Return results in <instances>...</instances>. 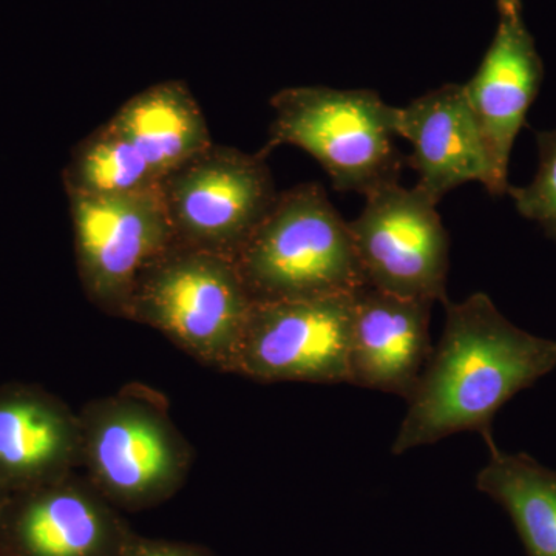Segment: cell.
Here are the masks:
<instances>
[{
    "instance_id": "2e32d148",
    "label": "cell",
    "mask_w": 556,
    "mask_h": 556,
    "mask_svg": "<svg viewBox=\"0 0 556 556\" xmlns=\"http://www.w3.org/2000/svg\"><path fill=\"white\" fill-rule=\"evenodd\" d=\"M489 450L477 477L479 492L507 511L529 556H556V471L527 453Z\"/></svg>"
},
{
    "instance_id": "ba28073f",
    "label": "cell",
    "mask_w": 556,
    "mask_h": 556,
    "mask_svg": "<svg viewBox=\"0 0 556 556\" xmlns=\"http://www.w3.org/2000/svg\"><path fill=\"white\" fill-rule=\"evenodd\" d=\"M76 266L86 298L126 318L139 277L175 243L160 186L118 197H68Z\"/></svg>"
},
{
    "instance_id": "d6986e66",
    "label": "cell",
    "mask_w": 556,
    "mask_h": 556,
    "mask_svg": "<svg viewBox=\"0 0 556 556\" xmlns=\"http://www.w3.org/2000/svg\"><path fill=\"white\" fill-rule=\"evenodd\" d=\"M119 556H214L206 548L178 541L153 540L131 532Z\"/></svg>"
},
{
    "instance_id": "4fadbf2b",
    "label": "cell",
    "mask_w": 556,
    "mask_h": 556,
    "mask_svg": "<svg viewBox=\"0 0 556 556\" xmlns=\"http://www.w3.org/2000/svg\"><path fill=\"white\" fill-rule=\"evenodd\" d=\"M433 305L431 300L399 298L369 285L357 291L350 348L351 386L408 401L433 353Z\"/></svg>"
},
{
    "instance_id": "7a4b0ae2",
    "label": "cell",
    "mask_w": 556,
    "mask_h": 556,
    "mask_svg": "<svg viewBox=\"0 0 556 556\" xmlns=\"http://www.w3.org/2000/svg\"><path fill=\"white\" fill-rule=\"evenodd\" d=\"M233 262L252 302L353 295L368 285L350 226L317 182L278 192Z\"/></svg>"
},
{
    "instance_id": "277c9868",
    "label": "cell",
    "mask_w": 556,
    "mask_h": 556,
    "mask_svg": "<svg viewBox=\"0 0 556 556\" xmlns=\"http://www.w3.org/2000/svg\"><path fill=\"white\" fill-rule=\"evenodd\" d=\"M266 159L280 146L305 150L339 192L367 197L401 178L405 156L396 146V108L372 90L289 87L270 98Z\"/></svg>"
},
{
    "instance_id": "5bb4252c",
    "label": "cell",
    "mask_w": 556,
    "mask_h": 556,
    "mask_svg": "<svg viewBox=\"0 0 556 556\" xmlns=\"http://www.w3.org/2000/svg\"><path fill=\"white\" fill-rule=\"evenodd\" d=\"M79 466L78 413L39 387H0V482L14 495L61 481Z\"/></svg>"
},
{
    "instance_id": "6da1fadb",
    "label": "cell",
    "mask_w": 556,
    "mask_h": 556,
    "mask_svg": "<svg viewBox=\"0 0 556 556\" xmlns=\"http://www.w3.org/2000/svg\"><path fill=\"white\" fill-rule=\"evenodd\" d=\"M444 306V331L407 401L396 456L463 431L493 447L496 413L556 368V340L515 327L484 292Z\"/></svg>"
},
{
    "instance_id": "5b68a950",
    "label": "cell",
    "mask_w": 556,
    "mask_h": 556,
    "mask_svg": "<svg viewBox=\"0 0 556 556\" xmlns=\"http://www.w3.org/2000/svg\"><path fill=\"white\" fill-rule=\"evenodd\" d=\"M252 303L233 258L175 241L139 277L126 320L156 329L200 364L228 372Z\"/></svg>"
},
{
    "instance_id": "3957f363",
    "label": "cell",
    "mask_w": 556,
    "mask_h": 556,
    "mask_svg": "<svg viewBox=\"0 0 556 556\" xmlns=\"http://www.w3.org/2000/svg\"><path fill=\"white\" fill-rule=\"evenodd\" d=\"M80 466L113 507L138 511L170 500L185 485L192 447L149 388L129 387L80 412Z\"/></svg>"
},
{
    "instance_id": "ffe728a7",
    "label": "cell",
    "mask_w": 556,
    "mask_h": 556,
    "mask_svg": "<svg viewBox=\"0 0 556 556\" xmlns=\"http://www.w3.org/2000/svg\"><path fill=\"white\" fill-rule=\"evenodd\" d=\"M11 496H13V493L0 482V518H2L3 511H5L7 506H9Z\"/></svg>"
},
{
    "instance_id": "e0dca14e",
    "label": "cell",
    "mask_w": 556,
    "mask_h": 556,
    "mask_svg": "<svg viewBox=\"0 0 556 556\" xmlns=\"http://www.w3.org/2000/svg\"><path fill=\"white\" fill-rule=\"evenodd\" d=\"M68 197H118L160 186L138 149L108 121L72 150L62 172Z\"/></svg>"
},
{
    "instance_id": "8992f818",
    "label": "cell",
    "mask_w": 556,
    "mask_h": 556,
    "mask_svg": "<svg viewBox=\"0 0 556 556\" xmlns=\"http://www.w3.org/2000/svg\"><path fill=\"white\" fill-rule=\"evenodd\" d=\"M266 156L212 142L160 181L175 241L233 258L278 192Z\"/></svg>"
},
{
    "instance_id": "30bf717a",
    "label": "cell",
    "mask_w": 556,
    "mask_h": 556,
    "mask_svg": "<svg viewBox=\"0 0 556 556\" xmlns=\"http://www.w3.org/2000/svg\"><path fill=\"white\" fill-rule=\"evenodd\" d=\"M130 533L118 508L73 473L11 496L0 556H119Z\"/></svg>"
},
{
    "instance_id": "52a82bcc",
    "label": "cell",
    "mask_w": 556,
    "mask_h": 556,
    "mask_svg": "<svg viewBox=\"0 0 556 556\" xmlns=\"http://www.w3.org/2000/svg\"><path fill=\"white\" fill-rule=\"evenodd\" d=\"M354 294L254 302L228 372L258 382L350 383Z\"/></svg>"
},
{
    "instance_id": "9a60e30c",
    "label": "cell",
    "mask_w": 556,
    "mask_h": 556,
    "mask_svg": "<svg viewBox=\"0 0 556 556\" xmlns=\"http://www.w3.org/2000/svg\"><path fill=\"white\" fill-rule=\"evenodd\" d=\"M159 175L212 144L207 121L185 80H163L131 97L110 118Z\"/></svg>"
},
{
    "instance_id": "9c48e42d",
    "label": "cell",
    "mask_w": 556,
    "mask_h": 556,
    "mask_svg": "<svg viewBox=\"0 0 556 556\" xmlns=\"http://www.w3.org/2000/svg\"><path fill=\"white\" fill-rule=\"evenodd\" d=\"M365 207L348 222L369 287L431 302H448L450 239L437 203L401 182L365 197Z\"/></svg>"
},
{
    "instance_id": "8fae6325",
    "label": "cell",
    "mask_w": 556,
    "mask_h": 556,
    "mask_svg": "<svg viewBox=\"0 0 556 556\" xmlns=\"http://www.w3.org/2000/svg\"><path fill=\"white\" fill-rule=\"evenodd\" d=\"M495 38L473 78L464 84L493 172V197L506 195L515 139L525 127L544 78L521 0H497Z\"/></svg>"
},
{
    "instance_id": "ac0fdd59",
    "label": "cell",
    "mask_w": 556,
    "mask_h": 556,
    "mask_svg": "<svg viewBox=\"0 0 556 556\" xmlns=\"http://www.w3.org/2000/svg\"><path fill=\"white\" fill-rule=\"evenodd\" d=\"M536 177L526 188L508 186L507 193L522 217L538 223L556 241V129L536 131Z\"/></svg>"
},
{
    "instance_id": "7c38bea8",
    "label": "cell",
    "mask_w": 556,
    "mask_h": 556,
    "mask_svg": "<svg viewBox=\"0 0 556 556\" xmlns=\"http://www.w3.org/2000/svg\"><path fill=\"white\" fill-rule=\"evenodd\" d=\"M394 130L413 146L405 164L417 174L416 188L434 203L471 181L492 195V164L464 86L445 84L396 108Z\"/></svg>"
}]
</instances>
